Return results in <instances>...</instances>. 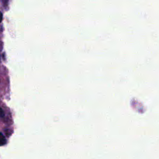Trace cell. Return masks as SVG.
I'll return each instance as SVG.
<instances>
[{"label":"cell","mask_w":159,"mask_h":159,"mask_svg":"<svg viewBox=\"0 0 159 159\" xmlns=\"http://www.w3.org/2000/svg\"><path fill=\"white\" fill-rule=\"evenodd\" d=\"M3 116H4V113H3V110L0 107V117H3Z\"/></svg>","instance_id":"2"},{"label":"cell","mask_w":159,"mask_h":159,"mask_svg":"<svg viewBox=\"0 0 159 159\" xmlns=\"http://www.w3.org/2000/svg\"><path fill=\"white\" fill-rule=\"evenodd\" d=\"M2 21V13L0 12V23H1Z\"/></svg>","instance_id":"3"},{"label":"cell","mask_w":159,"mask_h":159,"mask_svg":"<svg viewBox=\"0 0 159 159\" xmlns=\"http://www.w3.org/2000/svg\"><path fill=\"white\" fill-rule=\"evenodd\" d=\"M6 144V139L3 134L0 132V146H3Z\"/></svg>","instance_id":"1"}]
</instances>
